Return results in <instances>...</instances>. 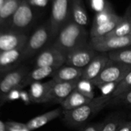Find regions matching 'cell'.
<instances>
[{
	"instance_id": "cell-31",
	"label": "cell",
	"mask_w": 131,
	"mask_h": 131,
	"mask_svg": "<svg viewBox=\"0 0 131 131\" xmlns=\"http://www.w3.org/2000/svg\"><path fill=\"white\" fill-rule=\"evenodd\" d=\"M118 83H111V84H107L102 85L99 87V89L102 92V95H111L117 88Z\"/></svg>"
},
{
	"instance_id": "cell-35",
	"label": "cell",
	"mask_w": 131,
	"mask_h": 131,
	"mask_svg": "<svg viewBox=\"0 0 131 131\" xmlns=\"http://www.w3.org/2000/svg\"><path fill=\"white\" fill-rule=\"evenodd\" d=\"M117 131H131V121L124 122Z\"/></svg>"
},
{
	"instance_id": "cell-29",
	"label": "cell",
	"mask_w": 131,
	"mask_h": 131,
	"mask_svg": "<svg viewBox=\"0 0 131 131\" xmlns=\"http://www.w3.org/2000/svg\"><path fill=\"white\" fill-rule=\"evenodd\" d=\"M124 123V121L121 118H112L104 123L101 131H117Z\"/></svg>"
},
{
	"instance_id": "cell-17",
	"label": "cell",
	"mask_w": 131,
	"mask_h": 131,
	"mask_svg": "<svg viewBox=\"0 0 131 131\" xmlns=\"http://www.w3.org/2000/svg\"><path fill=\"white\" fill-rule=\"evenodd\" d=\"M82 68L64 64L58 68L52 75V80L55 82H69L81 78Z\"/></svg>"
},
{
	"instance_id": "cell-4",
	"label": "cell",
	"mask_w": 131,
	"mask_h": 131,
	"mask_svg": "<svg viewBox=\"0 0 131 131\" xmlns=\"http://www.w3.org/2000/svg\"><path fill=\"white\" fill-rule=\"evenodd\" d=\"M36 12L37 10L28 2V0H21L17 10L4 28L28 32L31 26L36 20Z\"/></svg>"
},
{
	"instance_id": "cell-39",
	"label": "cell",
	"mask_w": 131,
	"mask_h": 131,
	"mask_svg": "<svg viewBox=\"0 0 131 131\" xmlns=\"http://www.w3.org/2000/svg\"><path fill=\"white\" fill-rule=\"evenodd\" d=\"M78 1H82V0H78Z\"/></svg>"
},
{
	"instance_id": "cell-38",
	"label": "cell",
	"mask_w": 131,
	"mask_h": 131,
	"mask_svg": "<svg viewBox=\"0 0 131 131\" xmlns=\"http://www.w3.org/2000/svg\"><path fill=\"white\" fill-rule=\"evenodd\" d=\"M4 2H5V0H0V10H1V8H2V7Z\"/></svg>"
},
{
	"instance_id": "cell-19",
	"label": "cell",
	"mask_w": 131,
	"mask_h": 131,
	"mask_svg": "<svg viewBox=\"0 0 131 131\" xmlns=\"http://www.w3.org/2000/svg\"><path fill=\"white\" fill-rule=\"evenodd\" d=\"M90 99L81 94L76 88L61 103V108L64 111H71L84 105L91 101Z\"/></svg>"
},
{
	"instance_id": "cell-28",
	"label": "cell",
	"mask_w": 131,
	"mask_h": 131,
	"mask_svg": "<svg viewBox=\"0 0 131 131\" xmlns=\"http://www.w3.org/2000/svg\"><path fill=\"white\" fill-rule=\"evenodd\" d=\"M108 105H123L131 107V90L125 94L113 98L109 102Z\"/></svg>"
},
{
	"instance_id": "cell-30",
	"label": "cell",
	"mask_w": 131,
	"mask_h": 131,
	"mask_svg": "<svg viewBox=\"0 0 131 131\" xmlns=\"http://www.w3.org/2000/svg\"><path fill=\"white\" fill-rule=\"evenodd\" d=\"M5 124L7 131H31L26 124L15 121H7Z\"/></svg>"
},
{
	"instance_id": "cell-23",
	"label": "cell",
	"mask_w": 131,
	"mask_h": 131,
	"mask_svg": "<svg viewBox=\"0 0 131 131\" xmlns=\"http://www.w3.org/2000/svg\"><path fill=\"white\" fill-rule=\"evenodd\" d=\"M131 32V18L128 16H123L120 23L106 35L100 38H114V37H123L130 35Z\"/></svg>"
},
{
	"instance_id": "cell-15",
	"label": "cell",
	"mask_w": 131,
	"mask_h": 131,
	"mask_svg": "<svg viewBox=\"0 0 131 131\" xmlns=\"http://www.w3.org/2000/svg\"><path fill=\"white\" fill-rule=\"evenodd\" d=\"M79 81L80 80L69 82H54L49 94L48 102L61 104V103L76 88Z\"/></svg>"
},
{
	"instance_id": "cell-37",
	"label": "cell",
	"mask_w": 131,
	"mask_h": 131,
	"mask_svg": "<svg viewBox=\"0 0 131 131\" xmlns=\"http://www.w3.org/2000/svg\"><path fill=\"white\" fill-rule=\"evenodd\" d=\"M124 15L128 16V17H131V3L130 5V6L127 8V11H126Z\"/></svg>"
},
{
	"instance_id": "cell-27",
	"label": "cell",
	"mask_w": 131,
	"mask_h": 131,
	"mask_svg": "<svg viewBox=\"0 0 131 131\" xmlns=\"http://www.w3.org/2000/svg\"><path fill=\"white\" fill-rule=\"evenodd\" d=\"M92 86H93V84L91 83V81L80 79V81H78L77 84L76 89L85 97L90 99H94V93Z\"/></svg>"
},
{
	"instance_id": "cell-26",
	"label": "cell",
	"mask_w": 131,
	"mask_h": 131,
	"mask_svg": "<svg viewBox=\"0 0 131 131\" xmlns=\"http://www.w3.org/2000/svg\"><path fill=\"white\" fill-rule=\"evenodd\" d=\"M131 90V71L125 76L124 79H122L117 85L114 91L111 94V96L114 98L119 95L127 93Z\"/></svg>"
},
{
	"instance_id": "cell-12",
	"label": "cell",
	"mask_w": 131,
	"mask_h": 131,
	"mask_svg": "<svg viewBox=\"0 0 131 131\" xmlns=\"http://www.w3.org/2000/svg\"><path fill=\"white\" fill-rule=\"evenodd\" d=\"M109 60L107 52H99L86 67L82 68L81 79L92 81L102 71Z\"/></svg>"
},
{
	"instance_id": "cell-40",
	"label": "cell",
	"mask_w": 131,
	"mask_h": 131,
	"mask_svg": "<svg viewBox=\"0 0 131 131\" xmlns=\"http://www.w3.org/2000/svg\"><path fill=\"white\" fill-rule=\"evenodd\" d=\"M130 18H131V17H130ZM130 35H131V32H130Z\"/></svg>"
},
{
	"instance_id": "cell-33",
	"label": "cell",
	"mask_w": 131,
	"mask_h": 131,
	"mask_svg": "<svg viewBox=\"0 0 131 131\" xmlns=\"http://www.w3.org/2000/svg\"><path fill=\"white\" fill-rule=\"evenodd\" d=\"M28 2L36 9L43 8L47 6L49 0H28Z\"/></svg>"
},
{
	"instance_id": "cell-36",
	"label": "cell",
	"mask_w": 131,
	"mask_h": 131,
	"mask_svg": "<svg viewBox=\"0 0 131 131\" xmlns=\"http://www.w3.org/2000/svg\"><path fill=\"white\" fill-rule=\"evenodd\" d=\"M0 131H7L5 124L2 122V121H0Z\"/></svg>"
},
{
	"instance_id": "cell-34",
	"label": "cell",
	"mask_w": 131,
	"mask_h": 131,
	"mask_svg": "<svg viewBox=\"0 0 131 131\" xmlns=\"http://www.w3.org/2000/svg\"><path fill=\"white\" fill-rule=\"evenodd\" d=\"M104 123L101 124H91L87 126L83 131H101L104 127Z\"/></svg>"
},
{
	"instance_id": "cell-6",
	"label": "cell",
	"mask_w": 131,
	"mask_h": 131,
	"mask_svg": "<svg viewBox=\"0 0 131 131\" xmlns=\"http://www.w3.org/2000/svg\"><path fill=\"white\" fill-rule=\"evenodd\" d=\"M72 0H52L51 15L48 19L54 40L62 27L71 18Z\"/></svg>"
},
{
	"instance_id": "cell-5",
	"label": "cell",
	"mask_w": 131,
	"mask_h": 131,
	"mask_svg": "<svg viewBox=\"0 0 131 131\" xmlns=\"http://www.w3.org/2000/svg\"><path fill=\"white\" fill-rule=\"evenodd\" d=\"M29 70L28 67L21 65L0 74V107L7 101L8 95L13 90L21 89V84Z\"/></svg>"
},
{
	"instance_id": "cell-22",
	"label": "cell",
	"mask_w": 131,
	"mask_h": 131,
	"mask_svg": "<svg viewBox=\"0 0 131 131\" xmlns=\"http://www.w3.org/2000/svg\"><path fill=\"white\" fill-rule=\"evenodd\" d=\"M21 0H5L0 10V29L4 28L15 12L19 6Z\"/></svg>"
},
{
	"instance_id": "cell-41",
	"label": "cell",
	"mask_w": 131,
	"mask_h": 131,
	"mask_svg": "<svg viewBox=\"0 0 131 131\" xmlns=\"http://www.w3.org/2000/svg\"><path fill=\"white\" fill-rule=\"evenodd\" d=\"M130 117H131V114H130Z\"/></svg>"
},
{
	"instance_id": "cell-21",
	"label": "cell",
	"mask_w": 131,
	"mask_h": 131,
	"mask_svg": "<svg viewBox=\"0 0 131 131\" xmlns=\"http://www.w3.org/2000/svg\"><path fill=\"white\" fill-rule=\"evenodd\" d=\"M122 18H123V16L117 15L115 18H114L113 19H111V21L107 22H105L96 27H91L90 33H89L90 38H100V37H103L106 35L120 23Z\"/></svg>"
},
{
	"instance_id": "cell-7",
	"label": "cell",
	"mask_w": 131,
	"mask_h": 131,
	"mask_svg": "<svg viewBox=\"0 0 131 131\" xmlns=\"http://www.w3.org/2000/svg\"><path fill=\"white\" fill-rule=\"evenodd\" d=\"M131 71V66L109 60L102 71L91 83L97 88L111 83H119Z\"/></svg>"
},
{
	"instance_id": "cell-11",
	"label": "cell",
	"mask_w": 131,
	"mask_h": 131,
	"mask_svg": "<svg viewBox=\"0 0 131 131\" xmlns=\"http://www.w3.org/2000/svg\"><path fill=\"white\" fill-rule=\"evenodd\" d=\"M98 53L88 43L86 45L67 54L65 64L78 68H84Z\"/></svg>"
},
{
	"instance_id": "cell-14",
	"label": "cell",
	"mask_w": 131,
	"mask_h": 131,
	"mask_svg": "<svg viewBox=\"0 0 131 131\" xmlns=\"http://www.w3.org/2000/svg\"><path fill=\"white\" fill-rule=\"evenodd\" d=\"M23 61V48L0 51V74L20 66Z\"/></svg>"
},
{
	"instance_id": "cell-3",
	"label": "cell",
	"mask_w": 131,
	"mask_h": 131,
	"mask_svg": "<svg viewBox=\"0 0 131 131\" xmlns=\"http://www.w3.org/2000/svg\"><path fill=\"white\" fill-rule=\"evenodd\" d=\"M54 41L49 21H46L38 26L29 35L28 41L23 48L24 61L35 57L41 51L50 45Z\"/></svg>"
},
{
	"instance_id": "cell-13",
	"label": "cell",
	"mask_w": 131,
	"mask_h": 131,
	"mask_svg": "<svg viewBox=\"0 0 131 131\" xmlns=\"http://www.w3.org/2000/svg\"><path fill=\"white\" fill-rule=\"evenodd\" d=\"M54 82L55 81L51 79L45 82L37 81L31 84L28 92L30 101L36 104L48 102L49 94Z\"/></svg>"
},
{
	"instance_id": "cell-32",
	"label": "cell",
	"mask_w": 131,
	"mask_h": 131,
	"mask_svg": "<svg viewBox=\"0 0 131 131\" xmlns=\"http://www.w3.org/2000/svg\"><path fill=\"white\" fill-rule=\"evenodd\" d=\"M91 7L94 10L96 11V12H98L104 9L107 5H105L104 0H91Z\"/></svg>"
},
{
	"instance_id": "cell-24",
	"label": "cell",
	"mask_w": 131,
	"mask_h": 131,
	"mask_svg": "<svg viewBox=\"0 0 131 131\" xmlns=\"http://www.w3.org/2000/svg\"><path fill=\"white\" fill-rule=\"evenodd\" d=\"M111 60L131 66V45L107 52Z\"/></svg>"
},
{
	"instance_id": "cell-9",
	"label": "cell",
	"mask_w": 131,
	"mask_h": 131,
	"mask_svg": "<svg viewBox=\"0 0 131 131\" xmlns=\"http://www.w3.org/2000/svg\"><path fill=\"white\" fill-rule=\"evenodd\" d=\"M29 34L3 28L0 29V51L24 48Z\"/></svg>"
},
{
	"instance_id": "cell-20",
	"label": "cell",
	"mask_w": 131,
	"mask_h": 131,
	"mask_svg": "<svg viewBox=\"0 0 131 131\" xmlns=\"http://www.w3.org/2000/svg\"><path fill=\"white\" fill-rule=\"evenodd\" d=\"M71 19L77 24L84 27L89 21V16L84 6L83 1L72 0Z\"/></svg>"
},
{
	"instance_id": "cell-8",
	"label": "cell",
	"mask_w": 131,
	"mask_h": 131,
	"mask_svg": "<svg viewBox=\"0 0 131 131\" xmlns=\"http://www.w3.org/2000/svg\"><path fill=\"white\" fill-rule=\"evenodd\" d=\"M66 54L52 44L41 51L33 60L35 67H52L59 68L65 64Z\"/></svg>"
},
{
	"instance_id": "cell-18",
	"label": "cell",
	"mask_w": 131,
	"mask_h": 131,
	"mask_svg": "<svg viewBox=\"0 0 131 131\" xmlns=\"http://www.w3.org/2000/svg\"><path fill=\"white\" fill-rule=\"evenodd\" d=\"M61 114H62V108L61 107L56 108L31 119L26 123V125L28 126V127L31 131L35 130L46 125L49 122L55 120L56 118L60 117Z\"/></svg>"
},
{
	"instance_id": "cell-10",
	"label": "cell",
	"mask_w": 131,
	"mask_h": 131,
	"mask_svg": "<svg viewBox=\"0 0 131 131\" xmlns=\"http://www.w3.org/2000/svg\"><path fill=\"white\" fill-rule=\"evenodd\" d=\"M89 45L97 52H109L131 45V35L123 37L91 38Z\"/></svg>"
},
{
	"instance_id": "cell-25",
	"label": "cell",
	"mask_w": 131,
	"mask_h": 131,
	"mask_svg": "<svg viewBox=\"0 0 131 131\" xmlns=\"http://www.w3.org/2000/svg\"><path fill=\"white\" fill-rule=\"evenodd\" d=\"M117 15L114 12L111 5H107L105 6L104 9L98 12H96L91 27H96L105 22H107L113 19L114 18H115Z\"/></svg>"
},
{
	"instance_id": "cell-16",
	"label": "cell",
	"mask_w": 131,
	"mask_h": 131,
	"mask_svg": "<svg viewBox=\"0 0 131 131\" xmlns=\"http://www.w3.org/2000/svg\"><path fill=\"white\" fill-rule=\"evenodd\" d=\"M57 70L52 67H35L31 70H29L25 78H24L20 88L29 86L31 84L37 81H41L43 79L48 77H52L54 71Z\"/></svg>"
},
{
	"instance_id": "cell-2",
	"label": "cell",
	"mask_w": 131,
	"mask_h": 131,
	"mask_svg": "<svg viewBox=\"0 0 131 131\" xmlns=\"http://www.w3.org/2000/svg\"><path fill=\"white\" fill-rule=\"evenodd\" d=\"M113 99L111 95H101L94 97L91 102L71 111H64V121L71 127H78L84 124L92 117L107 107Z\"/></svg>"
},
{
	"instance_id": "cell-1",
	"label": "cell",
	"mask_w": 131,
	"mask_h": 131,
	"mask_svg": "<svg viewBox=\"0 0 131 131\" xmlns=\"http://www.w3.org/2000/svg\"><path fill=\"white\" fill-rule=\"evenodd\" d=\"M88 35L84 27L71 18L62 27L51 44L67 55L69 52L86 45L88 43Z\"/></svg>"
}]
</instances>
